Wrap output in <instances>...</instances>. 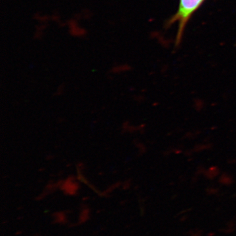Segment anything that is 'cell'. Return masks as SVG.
<instances>
[{
	"mask_svg": "<svg viewBox=\"0 0 236 236\" xmlns=\"http://www.w3.org/2000/svg\"><path fill=\"white\" fill-rule=\"evenodd\" d=\"M81 15L83 18H85L86 19H89L92 16V15L91 14V11L89 10L84 11H83V13L81 14Z\"/></svg>",
	"mask_w": 236,
	"mask_h": 236,
	"instance_id": "obj_6",
	"label": "cell"
},
{
	"mask_svg": "<svg viewBox=\"0 0 236 236\" xmlns=\"http://www.w3.org/2000/svg\"><path fill=\"white\" fill-rule=\"evenodd\" d=\"M130 70V67L129 65L127 64H118L116 66H114L113 68H112L111 72L113 73H120L122 72H127V71Z\"/></svg>",
	"mask_w": 236,
	"mask_h": 236,
	"instance_id": "obj_4",
	"label": "cell"
},
{
	"mask_svg": "<svg viewBox=\"0 0 236 236\" xmlns=\"http://www.w3.org/2000/svg\"><path fill=\"white\" fill-rule=\"evenodd\" d=\"M43 32L38 31V30H37L35 34H34V38H35L36 39H40L43 37Z\"/></svg>",
	"mask_w": 236,
	"mask_h": 236,
	"instance_id": "obj_8",
	"label": "cell"
},
{
	"mask_svg": "<svg viewBox=\"0 0 236 236\" xmlns=\"http://www.w3.org/2000/svg\"><path fill=\"white\" fill-rule=\"evenodd\" d=\"M34 19H35L36 20L39 21L41 23H45L49 21V19H51V17L47 16V15H41L39 13H37L34 16Z\"/></svg>",
	"mask_w": 236,
	"mask_h": 236,
	"instance_id": "obj_5",
	"label": "cell"
},
{
	"mask_svg": "<svg viewBox=\"0 0 236 236\" xmlns=\"http://www.w3.org/2000/svg\"><path fill=\"white\" fill-rule=\"evenodd\" d=\"M66 24L68 27L69 33L72 36L75 38H83L87 34V30L79 25L78 20H77L74 17L67 22Z\"/></svg>",
	"mask_w": 236,
	"mask_h": 236,
	"instance_id": "obj_2",
	"label": "cell"
},
{
	"mask_svg": "<svg viewBox=\"0 0 236 236\" xmlns=\"http://www.w3.org/2000/svg\"><path fill=\"white\" fill-rule=\"evenodd\" d=\"M204 1L205 0H180L178 10L168 22L169 26L173 24H178V31L176 37L177 45H178L181 42L188 22Z\"/></svg>",
	"mask_w": 236,
	"mask_h": 236,
	"instance_id": "obj_1",
	"label": "cell"
},
{
	"mask_svg": "<svg viewBox=\"0 0 236 236\" xmlns=\"http://www.w3.org/2000/svg\"><path fill=\"white\" fill-rule=\"evenodd\" d=\"M63 188L67 192H75L77 188V183L73 178H68L63 183Z\"/></svg>",
	"mask_w": 236,
	"mask_h": 236,
	"instance_id": "obj_3",
	"label": "cell"
},
{
	"mask_svg": "<svg viewBox=\"0 0 236 236\" xmlns=\"http://www.w3.org/2000/svg\"><path fill=\"white\" fill-rule=\"evenodd\" d=\"M51 19L53 21L57 22H58V23H60V22H61V20H60V17L58 15V13L53 14V15H52V17H51Z\"/></svg>",
	"mask_w": 236,
	"mask_h": 236,
	"instance_id": "obj_7",
	"label": "cell"
}]
</instances>
